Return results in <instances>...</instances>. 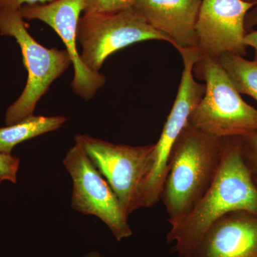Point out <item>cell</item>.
<instances>
[{"label": "cell", "mask_w": 257, "mask_h": 257, "mask_svg": "<svg viewBox=\"0 0 257 257\" xmlns=\"http://www.w3.org/2000/svg\"><path fill=\"white\" fill-rule=\"evenodd\" d=\"M236 211L257 215V184L243 159L240 137L224 138L219 170L192 211L171 223L167 242L178 257H189L216 221Z\"/></svg>", "instance_id": "obj_1"}, {"label": "cell", "mask_w": 257, "mask_h": 257, "mask_svg": "<svg viewBox=\"0 0 257 257\" xmlns=\"http://www.w3.org/2000/svg\"><path fill=\"white\" fill-rule=\"evenodd\" d=\"M224 138L187 124L171 151L161 199L171 223L188 214L209 188L220 166Z\"/></svg>", "instance_id": "obj_2"}, {"label": "cell", "mask_w": 257, "mask_h": 257, "mask_svg": "<svg viewBox=\"0 0 257 257\" xmlns=\"http://www.w3.org/2000/svg\"><path fill=\"white\" fill-rule=\"evenodd\" d=\"M193 72L205 82V92L189 126L219 138L257 133V109L243 100L217 60L200 56Z\"/></svg>", "instance_id": "obj_3"}, {"label": "cell", "mask_w": 257, "mask_h": 257, "mask_svg": "<svg viewBox=\"0 0 257 257\" xmlns=\"http://www.w3.org/2000/svg\"><path fill=\"white\" fill-rule=\"evenodd\" d=\"M24 20L20 10L0 9V34L15 39L28 72L23 93L6 111L7 125L14 124L33 115L37 102L52 82L72 64L67 50L48 49L38 43L28 32Z\"/></svg>", "instance_id": "obj_4"}, {"label": "cell", "mask_w": 257, "mask_h": 257, "mask_svg": "<svg viewBox=\"0 0 257 257\" xmlns=\"http://www.w3.org/2000/svg\"><path fill=\"white\" fill-rule=\"evenodd\" d=\"M82 145L89 160L110 186L128 217L142 208L155 144L145 146L114 144L88 135L74 139Z\"/></svg>", "instance_id": "obj_5"}, {"label": "cell", "mask_w": 257, "mask_h": 257, "mask_svg": "<svg viewBox=\"0 0 257 257\" xmlns=\"http://www.w3.org/2000/svg\"><path fill=\"white\" fill-rule=\"evenodd\" d=\"M147 40L172 43L134 8L117 13L84 14L79 19L77 42L82 49L81 60L94 72H99L106 59L116 51Z\"/></svg>", "instance_id": "obj_6"}, {"label": "cell", "mask_w": 257, "mask_h": 257, "mask_svg": "<svg viewBox=\"0 0 257 257\" xmlns=\"http://www.w3.org/2000/svg\"><path fill=\"white\" fill-rule=\"evenodd\" d=\"M178 51L183 61L181 82L160 138L155 144L151 170L144 191L143 208L153 207L160 200L172 147L188 124L191 114L205 92V84L198 82L193 72L194 64L200 58L199 50L184 49Z\"/></svg>", "instance_id": "obj_7"}, {"label": "cell", "mask_w": 257, "mask_h": 257, "mask_svg": "<svg viewBox=\"0 0 257 257\" xmlns=\"http://www.w3.org/2000/svg\"><path fill=\"white\" fill-rule=\"evenodd\" d=\"M63 165L72 180V209L99 218L117 241L131 236L133 230L117 197L78 142L67 152Z\"/></svg>", "instance_id": "obj_8"}, {"label": "cell", "mask_w": 257, "mask_h": 257, "mask_svg": "<svg viewBox=\"0 0 257 257\" xmlns=\"http://www.w3.org/2000/svg\"><path fill=\"white\" fill-rule=\"evenodd\" d=\"M255 5L244 0H202L196 24L200 55L216 60L224 54L246 55L245 20Z\"/></svg>", "instance_id": "obj_9"}, {"label": "cell", "mask_w": 257, "mask_h": 257, "mask_svg": "<svg viewBox=\"0 0 257 257\" xmlns=\"http://www.w3.org/2000/svg\"><path fill=\"white\" fill-rule=\"evenodd\" d=\"M87 0H55L45 5H25L20 12L25 20H37L46 23L62 39L74 67L72 89L86 100L92 99L105 84L106 78L99 72L88 68L77 50V28L80 14Z\"/></svg>", "instance_id": "obj_10"}, {"label": "cell", "mask_w": 257, "mask_h": 257, "mask_svg": "<svg viewBox=\"0 0 257 257\" xmlns=\"http://www.w3.org/2000/svg\"><path fill=\"white\" fill-rule=\"evenodd\" d=\"M189 257H257V215L236 211L223 216Z\"/></svg>", "instance_id": "obj_11"}, {"label": "cell", "mask_w": 257, "mask_h": 257, "mask_svg": "<svg viewBox=\"0 0 257 257\" xmlns=\"http://www.w3.org/2000/svg\"><path fill=\"white\" fill-rule=\"evenodd\" d=\"M202 0H137L133 8L168 36L177 51L197 49L196 24Z\"/></svg>", "instance_id": "obj_12"}, {"label": "cell", "mask_w": 257, "mask_h": 257, "mask_svg": "<svg viewBox=\"0 0 257 257\" xmlns=\"http://www.w3.org/2000/svg\"><path fill=\"white\" fill-rule=\"evenodd\" d=\"M67 121L64 116H32L0 128V152L11 155L19 144L58 130Z\"/></svg>", "instance_id": "obj_13"}, {"label": "cell", "mask_w": 257, "mask_h": 257, "mask_svg": "<svg viewBox=\"0 0 257 257\" xmlns=\"http://www.w3.org/2000/svg\"><path fill=\"white\" fill-rule=\"evenodd\" d=\"M217 61L236 90L257 101V61L234 54H224Z\"/></svg>", "instance_id": "obj_14"}, {"label": "cell", "mask_w": 257, "mask_h": 257, "mask_svg": "<svg viewBox=\"0 0 257 257\" xmlns=\"http://www.w3.org/2000/svg\"><path fill=\"white\" fill-rule=\"evenodd\" d=\"M137 0H87L84 14L113 13L133 8Z\"/></svg>", "instance_id": "obj_15"}, {"label": "cell", "mask_w": 257, "mask_h": 257, "mask_svg": "<svg viewBox=\"0 0 257 257\" xmlns=\"http://www.w3.org/2000/svg\"><path fill=\"white\" fill-rule=\"evenodd\" d=\"M243 159L253 177H257V133L240 137Z\"/></svg>", "instance_id": "obj_16"}, {"label": "cell", "mask_w": 257, "mask_h": 257, "mask_svg": "<svg viewBox=\"0 0 257 257\" xmlns=\"http://www.w3.org/2000/svg\"><path fill=\"white\" fill-rule=\"evenodd\" d=\"M20 163L18 157L0 152V183L3 181L16 183Z\"/></svg>", "instance_id": "obj_17"}, {"label": "cell", "mask_w": 257, "mask_h": 257, "mask_svg": "<svg viewBox=\"0 0 257 257\" xmlns=\"http://www.w3.org/2000/svg\"><path fill=\"white\" fill-rule=\"evenodd\" d=\"M55 0H0V9L19 10L23 5H45Z\"/></svg>", "instance_id": "obj_18"}, {"label": "cell", "mask_w": 257, "mask_h": 257, "mask_svg": "<svg viewBox=\"0 0 257 257\" xmlns=\"http://www.w3.org/2000/svg\"><path fill=\"white\" fill-rule=\"evenodd\" d=\"M256 26H257V5L250 10L245 20V28L246 31H251Z\"/></svg>", "instance_id": "obj_19"}, {"label": "cell", "mask_w": 257, "mask_h": 257, "mask_svg": "<svg viewBox=\"0 0 257 257\" xmlns=\"http://www.w3.org/2000/svg\"><path fill=\"white\" fill-rule=\"evenodd\" d=\"M246 46L252 47L254 50V60L257 61V30L248 32L244 38Z\"/></svg>", "instance_id": "obj_20"}, {"label": "cell", "mask_w": 257, "mask_h": 257, "mask_svg": "<svg viewBox=\"0 0 257 257\" xmlns=\"http://www.w3.org/2000/svg\"><path fill=\"white\" fill-rule=\"evenodd\" d=\"M84 257H106L102 256L97 251H90V252L86 253Z\"/></svg>", "instance_id": "obj_21"}, {"label": "cell", "mask_w": 257, "mask_h": 257, "mask_svg": "<svg viewBox=\"0 0 257 257\" xmlns=\"http://www.w3.org/2000/svg\"><path fill=\"white\" fill-rule=\"evenodd\" d=\"M244 1L248 2V3H253V4L257 5V0H244Z\"/></svg>", "instance_id": "obj_22"}, {"label": "cell", "mask_w": 257, "mask_h": 257, "mask_svg": "<svg viewBox=\"0 0 257 257\" xmlns=\"http://www.w3.org/2000/svg\"><path fill=\"white\" fill-rule=\"evenodd\" d=\"M253 179H254L255 182H256V183L257 184V177H253Z\"/></svg>", "instance_id": "obj_23"}]
</instances>
